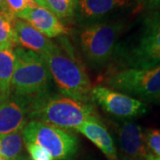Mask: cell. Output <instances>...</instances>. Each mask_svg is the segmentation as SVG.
<instances>
[{
	"mask_svg": "<svg viewBox=\"0 0 160 160\" xmlns=\"http://www.w3.org/2000/svg\"><path fill=\"white\" fill-rule=\"evenodd\" d=\"M40 57L62 94L80 102H92L91 80L67 36L59 38L58 43Z\"/></svg>",
	"mask_w": 160,
	"mask_h": 160,
	"instance_id": "1",
	"label": "cell"
},
{
	"mask_svg": "<svg viewBox=\"0 0 160 160\" xmlns=\"http://www.w3.org/2000/svg\"><path fill=\"white\" fill-rule=\"evenodd\" d=\"M109 69H150L160 65V12H149L137 32L118 43Z\"/></svg>",
	"mask_w": 160,
	"mask_h": 160,
	"instance_id": "2",
	"label": "cell"
},
{
	"mask_svg": "<svg viewBox=\"0 0 160 160\" xmlns=\"http://www.w3.org/2000/svg\"><path fill=\"white\" fill-rule=\"evenodd\" d=\"M29 119L62 130H76L86 120L100 118L92 102H84L49 91L27 100Z\"/></svg>",
	"mask_w": 160,
	"mask_h": 160,
	"instance_id": "3",
	"label": "cell"
},
{
	"mask_svg": "<svg viewBox=\"0 0 160 160\" xmlns=\"http://www.w3.org/2000/svg\"><path fill=\"white\" fill-rule=\"evenodd\" d=\"M127 28V21L120 19L71 29L70 35L88 66L102 69L111 62L120 38Z\"/></svg>",
	"mask_w": 160,
	"mask_h": 160,
	"instance_id": "4",
	"label": "cell"
},
{
	"mask_svg": "<svg viewBox=\"0 0 160 160\" xmlns=\"http://www.w3.org/2000/svg\"><path fill=\"white\" fill-rule=\"evenodd\" d=\"M14 53L12 93L29 100L49 91L52 77L39 54L20 46L14 48Z\"/></svg>",
	"mask_w": 160,
	"mask_h": 160,
	"instance_id": "5",
	"label": "cell"
},
{
	"mask_svg": "<svg viewBox=\"0 0 160 160\" xmlns=\"http://www.w3.org/2000/svg\"><path fill=\"white\" fill-rule=\"evenodd\" d=\"M109 88L139 101L160 99V65L150 69H109L102 78Z\"/></svg>",
	"mask_w": 160,
	"mask_h": 160,
	"instance_id": "6",
	"label": "cell"
},
{
	"mask_svg": "<svg viewBox=\"0 0 160 160\" xmlns=\"http://www.w3.org/2000/svg\"><path fill=\"white\" fill-rule=\"evenodd\" d=\"M24 143L38 144L46 149L53 160H73L79 142L74 134L36 120H29L22 129Z\"/></svg>",
	"mask_w": 160,
	"mask_h": 160,
	"instance_id": "7",
	"label": "cell"
},
{
	"mask_svg": "<svg viewBox=\"0 0 160 160\" xmlns=\"http://www.w3.org/2000/svg\"><path fill=\"white\" fill-rule=\"evenodd\" d=\"M143 9V4L138 0H75L73 23L84 27L116 21Z\"/></svg>",
	"mask_w": 160,
	"mask_h": 160,
	"instance_id": "8",
	"label": "cell"
},
{
	"mask_svg": "<svg viewBox=\"0 0 160 160\" xmlns=\"http://www.w3.org/2000/svg\"><path fill=\"white\" fill-rule=\"evenodd\" d=\"M91 98L107 113L119 118H136L147 111V105L142 101L102 85L92 87Z\"/></svg>",
	"mask_w": 160,
	"mask_h": 160,
	"instance_id": "9",
	"label": "cell"
},
{
	"mask_svg": "<svg viewBox=\"0 0 160 160\" xmlns=\"http://www.w3.org/2000/svg\"><path fill=\"white\" fill-rule=\"evenodd\" d=\"M28 102L13 93L0 94V136L22 130L28 123Z\"/></svg>",
	"mask_w": 160,
	"mask_h": 160,
	"instance_id": "10",
	"label": "cell"
},
{
	"mask_svg": "<svg viewBox=\"0 0 160 160\" xmlns=\"http://www.w3.org/2000/svg\"><path fill=\"white\" fill-rule=\"evenodd\" d=\"M117 134L123 154L133 160H145L149 149L142 126L132 121H124L117 126Z\"/></svg>",
	"mask_w": 160,
	"mask_h": 160,
	"instance_id": "11",
	"label": "cell"
},
{
	"mask_svg": "<svg viewBox=\"0 0 160 160\" xmlns=\"http://www.w3.org/2000/svg\"><path fill=\"white\" fill-rule=\"evenodd\" d=\"M17 18L27 21L49 39L70 35L71 29L67 28L50 10L43 6L29 9Z\"/></svg>",
	"mask_w": 160,
	"mask_h": 160,
	"instance_id": "12",
	"label": "cell"
},
{
	"mask_svg": "<svg viewBox=\"0 0 160 160\" xmlns=\"http://www.w3.org/2000/svg\"><path fill=\"white\" fill-rule=\"evenodd\" d=\"M13 31L16 46L34 52L39 55L51 49L54 44L30 23L20 18L15 17L13 20Z\"/></svg>",
	"mask_w": 160,
	"mask_h": 160,
	"instance_id": "13",
	"label": "cell"
},
{
	"mask_svg": "<svg viewBox=\"0 0 160 160\" xmlns=\"http://www.w3.org/2000/svg\"><path fill=\"white\" fill-rule=\"evenodd\" d=\"M76 131L81 132L102 150L109 160H118L117 149L111 135L100 118L86 120Z\"/></svg>",
	"mask_w": 160,
	"mask_h": 160,
	"instance_id": "14",
	"label": "cell"
},
{
	"mask_svg": "<svg viewBox=\"0 0 160 160\" xmlns=\"http://www.w3.org/2000/svg\"><path fill=\"white\" fill-rule=\"evenodd\" d=\"M15 67L13 48L0 49V94H11L12 79Z\"/></svg>",
	"mask_w": 160,
	"mask_h": 160,
	"instance_id": "15",
	"label": "cell"
},
{
	"mask_svg": "<svg viewBox=\"0 0 160 160\" xmlns=\"http://www.w3.org/2000/svg\"><path fill=\"white\" fill-rule=\"evenodd\" d=\"M23 145L22 130L0 136V156L6 160H15L22 156Z\"/></svg>",
	"mask_w": 160,
	"mask_h": 160,
	"instance_id": "16",
	"label": "cell"
},
{
	"mask_svg": "<svg viewBox=\"0 0 160 160\" xmlns=\"http://www.w3.org/2000/svg\"><path fill=\"white\" fill-rule=\"evenodd\" d=\"M38 6L46 7L62 22H73L75 0H35Z\"/></svg>",
	"mask_w": 160,
	"mask_h": 160,
	"instance_id": "17",
	"label": "cell"
},
{
	"mask_svg": "<svg viewBox=\"0 0 160 160\" xmlns=\"http://www.w3.org/2000/svg\"><path fill=\"white\" fill-rule=\"evenodd\" d=\"M13 16L0 12V49L15 48Z\"/></svg>",
	"mask_w": 160,
	"mask_h": 160,
	"instance_id": "18",
	"label": "cell"
},
{
	"mask_svg": "<svg viewBox=\"0 0 160 160\" xmlns=\"http://www.w3.org/2000/svg\"><path fill=\"white\" fill-rule=\"evenodd\" d=\"M7 7L12 16L17 18L24 12L38 6L35 0H6Z\"/></svg>",
	"mask_w": 160,
	"mask_h": 160,
	"instance_id": "19",
	"label": "cell"
},
{
	"mask_svg": "<svg viewBox=\"0 0 160 160\" xmlns=\"http://www.w3.org/2000/svg\"><path fill=\"white\" fill-rule=\"evenodd\" d=\"M145 139L148 149H150L156 157L160 158V130L149 129L145 132Z\"/></svg>",
	"mask_w": 160,
	"mask_h": 160,
	"instance_id": "20",
	"label": "cell"
},
{
	"mask_svg": "<svg viewBox=\"0 0 160 160\" xmlns=\"http://www.w3.org/2000/svg\"><path fill=\"white\" fill-rule=\"evenodd\" d=\"M25 146L31 160H53L51 154L38 144L26 142Z\"/></svg>",
	"mask_w": 160,
	"mask_h": 160,
	"instance_id": "21",
	"label": "cell"
},
{
	"mask_svg": "<svg viewBox=\"0 0 160 160\" xmlns=\"http://www.w3.org/2000/svg\"><path fill=\"white\" fill-rule=\"evenodd\" d=\"M143 7L149 12H160V0H143Z\"/></svg>",
	"mask_w": 160,
	"mask_h": 160,
	"instance_id": "22",
	"label": "cell"
},
{
	"mask_svg": "<svg viewBox=\"0 0 160 160\" xmlns=\"http://www.w3.org/2000/svg\"><path fill=\"white\" fill-rule=\"evenodd\" d=\"M0 12L6 13V14H8V15H12L11 12H9L8 7H7L6 0H0ZM13 17H14V16H13Z\"/></svg>",
	"mask_w": 160,
	"mask_h": 160,
	"instance_id": "23",
	"label": "cell"
},
{
	"mask_svg": "<svg viewBox=\"0 0 160 160\" xmlns=\"http://www.w3.org/2000/svg\"><path fill=\"white\" fill-rule=\"evenodd\" d=\"M118 160H133L131 158H129V157H127L125 154H123V153H120V154L118 155Z\"/></svg>",
	"mask_w": 160,
	"mask_h": 160,
	"instance_id": "24",
	"label": "cell"
},
{
	"mask_svg": "<svg viewBox=\"0 0 160 160\" xmlns=\"http://www.w3.org/2000/svg\"><path fill=\"white\" fill-rule=\"evenodd\" d=\"M145 160H160V158L156 157V156L152 154V153H149V154H148V156L146 157Z\"/></svg>",
	"mask_w": 160,
	"mask_h": 160,
	"instance_id": "25",
	"label": "cell"
},
{
	"mask_svg": "<svg viewBox=\"0 0 160 160\" xmlns=\"http://www.w3.org/2000/svg\"><path fill=\"white\" fill-rule=\"evenodd\" d=\"M15 160H28V158H27L25 156H22H22H20V157L17 158Z\"/></svg>",
	"mask_w": 160,
	"mask_h": 160,
	"instance_id": "26",
	"label": "cell"
},
{
	"mask_svg": "<svg viewBox=\"0 0 160 160\" xmlns=\"http://www.w3.org/2000/svg\"><path fill=\"white\" fill-rule=\"evenodd\" d=\"M0 160H6V159H5V158H2V157H1V156H0Z\"/></svg>",
	"mask_w": 160,
	"mask_h": 160,
	"instance_id": "27",
	"label": "cell"
},
{
	"mask_svg": "<svg viewBox=\"0 0 160 160\" xmlns=\"http://www.w3.org/2000/svg\"><path fill=\"white\" fill-rule=\"evenodd\" d=\"M138 1H139V2H141V3H142V4H143V0H138Z\"/></svg>",
	"mask_w": 160,
	"mask_h": 160,
	"instance_id": "28",
	"label": "cell"
},
{
	"mask_svg": "<svg viewBox=\"0 0 160 160\" xmlns=\"http://www.w3.org/2000/svg\"><path fill=\"white\" fill-rule=\"evenodd\" d=\"M158 102H160V99H159V100H158Z\"/></svg>",
	"mask_w": 160,
	"mask_h": 160,
	"instance_id": "29",
	"label": "cell"
}]
</instances>
